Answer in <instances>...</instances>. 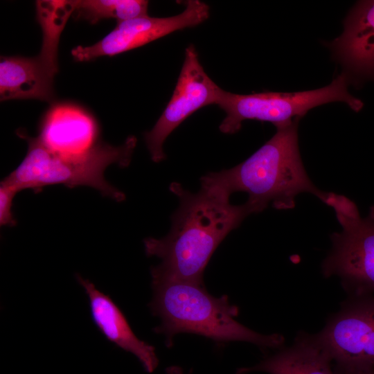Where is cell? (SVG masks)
<instances>
[{
	"label": "cell",
	"instance_id": "1",
	"mask_svg": "<svg viewBox=\"0 0 374 374\" xmlns=\"http://www.w3.org/2000/svg\"><path fill=\"white\" fill-rule=\"evenodd\" d=\"M201 186L199 192L193 193L179 183L170 184V191L179 200L171 216L170 231L162 238L143 240L146 255L161 260L151 267L152 279L204 284V269L217 247L253 213L247 202L233 205L230 195L215 187Z\"/></svg>",
	"mask_w": 374,
	"mask_h": 374
},
{
	"label": "cell",
	"instance_id": "2",
	"mask_svg": "<svg viewBox=\"0 0 374 374\" xmlns=\"http://www.w3.org/2000/svg\"><path fill=\"white\" fill-rule=\"evenodd\" d=\"M299 119L276 128V134L242 163L203 176L201 184L215 187L229 195L247 193V203L253 213L262 211L269 204L276 209L293 208L296 197L302 193H311L323 202L328 193L312 183L301 160Z\"/></svg>",
	"mask_w": 374,
	"mask_h": 374
},
{
	"label": "cell",
	"instance_id": "3",
	"mask_svg": "<svg viewBox=\"0 0 374 374\" xmlns=\"http://www.w3.org/2000/svg\"><path fill=\"white\" fill-rule=\"evenodd\" d=\"M153 297L149 308L161 324L154 328L166 337L170 348L178 333H193L217 343L245 341L262 348H281L284 337L278 333L262 335L238 322L239 308L229 303L227 295L215 297L204 284L152 279Z\"/></svg>",
	"mask_w": 374,
	"mask_h": 374
},
{
	"label": "cell",
	"instance_id": "4",
	"mask_svg": "<svg viewBox=\"0 0 374 374\" xmlns=\"http://www.w3.org/2000/svg\"><path fill=\"white\" fill-rule=\"evenodd\" d=\"M17 135L28 144L26 154L20 164L3 180L18 192L30 188L35 193L43 188L62 184L68 188L89 186L103 196L123 202L125 195L105 178L106 168L112 164L127 167L137 143L134 136L114 146L98 143L89 151L77 156H63L47 148L37 136L19 129Z\"/></svg>",
	"mask_w": 374,
	"mask_h": 374
},
{
	"label": "cell",
	"instance_id": "5",
	"mask_svg": "<svg viewBox=\"0 0 374 374\" xmlns=\"http://www.w3.org/2000/svg\"><path fill=\"white\" fill-rule=\"evenodd\" d=\"M348 80V75L343 73L328 85L309 91L238 94L223 90L217 104L226 113L220 130L234 134L246 120L270 122L279 128L301 118L315 107L337 101L359 112L363 103L349 93Z\"/></svg>",
	"mask_w": 374,
	"mask_h": 374
},
{
	"label": "cell",
	"instance_id": "6",
	"mask_svg": "<svg viewBox=\"0 0 374 374\" xmlns=\"http://www.w3.org/2000/svg\"><path fill=\"white\" fill-rule=\"evenodd\" d=\"M325 204L335 210L342 231L331 235L323 275L339 277L348 296L374 294V206L363 218L355 202L344 195L329 193Z\"/></svg>",
	"mask_w": 374,
	"mask_h": 374
},
{
	"label": "cell",
	"instance_id": "7",
	"mask_svg": "<svg viewBox=\"0 0 374 374\" xmlns=\"http://www.w3.org/2000/svg\"><path fill=\"white\" fill-rule=\"evenodd\" d=\"M317 337L336 374L374 370V294L348 296Z\"/></svg>",
	"mask_w": 374,
	"mask_h": 374
},
{
	"label": "cell",
	"instance_id": "8",
	"mask_svg": "<svg viewBox=\"0 0 374 374\" xmlns=\"http://www.w3.org/2000/svg\"><path fill=\"white\" fill-rule=\"evenodd\" d=\"M223 89L207 75L193 44L185 51L184 61L173 94L152 129L144 133L151 159H166L163 143L189 116L205 106L217 104Z\"/></svg>",
	"mask_w": 374,
	"mask_h": 374
},
{
	"label": "cell",
	"instance_id": "9",
	"mask_svg": "<svg viewBox=\"0 0 374 374\" xmlns=\"http://www.w3.org/2000/svg\"><path fill=\"white\" fill-rule=\"evenodd\" d=\"M184 10L168 17L145 16L118 21L102 39L91 46H78L71 50L77 62L89 61L102 56H113L139 48L175 31L196 26L207 20L208 5L199 0L185 3Z\"/></svg>",
	"mask_w": 374,
	"mask_h": 374
},
{
	"label": "cell",
	"instance_id": "10",
	"mask_svg": "<svg viewBox=\"0 0 374 374\" xmlns=\"http://www.w3.org/2000/svg\"><path fill=\"white\" fill-rule=\"evenodd\" d=\"M342 34L328 44L348 73L374 80V1L358 2L344 20Z\"/></svg>",
	"mask_w": 374,
	"mask_h": 374
},
{
	"label": "cell",
	"instance_id": "11",
	"mask_svg": "<svg viewBox=\"0 0 374 374\" xmlns=\"http://www.w3.org/2000/svg\"><path fill=\"white\" fill-rule=\"evenodd\" d=\"M75 278L88 296L92 320L103 336L133 354L146 372L153 373L159 364L155 348L134 335L125 316L109 296L80 274H75Z\"/></svg>",
	"mask_w": 374,
	"mask_h": 374
},
{
	"label": "cell",
	"instance_id": "12",
	"mask_svg": "<svg viewBox=\"0 0 374 374\" xmlns=\"http://www.w3.org/2000/svg\"><path fill=\"white\" fill-rule=\"evenodd\" d=\"M98 128L92 117L71 107L48 112L39 125L37 137L50 150L63 156H77L98 143Z\"/></svg>",
	"mask_w": 374,
	"mask_h": 374
},
{
	"label": "cell",
	"instance_id": "13",
	"mask_svg": "<svg viewBox=\"0 0 374 374\" xmlns=\"http://www.w3.org/2000/svg\"><path fill=\"white\" fill-rule=\"evenodd\" d=\"M58 66L38 55L34 57L1 56L0 98L51 101L53 80Z\"/></svg>",
	"mask_w": 374,
	"mask_h": 374
},
{
	"label": "cell",
	"instance_id": "14",
	"mask_svg": "<svg viewBox=\"0 0 374 374\" xmlns=\"http://www.w3.org/2000/svg\"><path fill=\"white\" fill-rule=\"evenodd\" d=\"M332 363L317 334L299 332L291 346L279 348L255 366L238 368L235 374H336Z\"/></svg>",
	"mask_w": 374,
	"mask_h": 374
},
{
	"label": "cell",
	"instance_id": "15",
	"mask_svg": "<svg viewBox=\"0 0 374 374\" xmlns=\"http://www.w3.org/2000/svg\"><path fill=\"white\" fill-rule=\"evenodd\" d=\"M72 15L94 24L100 20L118 21L148 16V1L144 0H72Z\"/></svg>",
	"mask_w": 374,
	"mask_h": 374
},
{
	"label": "cell",
	"instance_id": "16",
	"mask_svg": "<svg viewBox=\"0 0 374 374\" xmlns=\"http://www.w3.org/2000/svg\"><path fill=\"white\" fill-rule=\"evenodd\" d=\"M18 191L3 179L0 184V225L14 226L17 224L12 207L13 199Z\"/></svg>",
	"mask_w": 374,
	"mask_h": 374
},
{
	"label": "cell",
	"instance_id": "17",
	"mask_svg": "<svg viewBox=\"0 0 374 374\" xmlns=\"http://www.w3.org/2000/svg\"><path fill=\"white\" fill-rule=\"evenodd\" d=\"M350 374H374V370L367 372L356 373H350Z\"/></svg>",
	"mask_w": 374,
	"mask_h": 374
}]
</instances>
